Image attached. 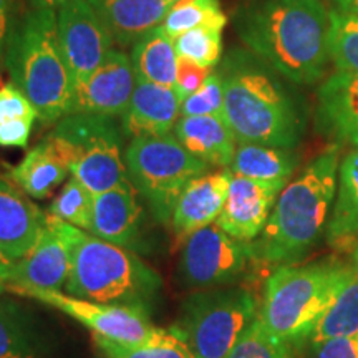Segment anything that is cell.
<instances>
[{"label": "cell", "mask_w": 358, "mask_h": 358, "mask_svg": "<svg viewBox=\"0 0 358 358\" xmlns=\"http://www.w3.org/2000/svg\"><path fill=\"white\" fill-rule=\"evenodd\" d=\"M70 274V252L60 236L45 222L37 243L24 257L13 262L8 275V292L22 289L62 290Z\"/></svg>", "instance_id": "cell-17"}, {"label": "cell", "mask_w": 358, "mask_h": 358, "mask_svg": "<svg viewBox=\"0 0 358 358\" xmlns=\"http://www.w3.org/2000/svg\"><path fill=\"white\" fill-rule=\"evenodd\" d=\"M169 2H171V3H174V2H178V0H169Z\"/></svg>", "instance_id": "cell-47"}, {"label": "cell", "mask_w": 358, "mask_h": 358, "mask_svg": "<svg viewBox=\"0 0 358 358\" xmlns=\"http://www.w3.org/2000/svg\"><path fill=\"white\" fill-rule=\"evenodd\" d=\"M96 348L110 358H194L189 348L171 330L161 329L153 340L140 345H124L92 334Z\"/></svg>", "instance_id": "cell-30"}, {"label": "cell", "mask_w": 358, "mask_h": 358, "mask_svg": "<svg viewBox=\"0 0 358 358\" xmlns=\"http://www.w3.org/2000/svg\"><path fill=\"white\" fill-rule=\"evenodd\" d=\"M47 224L70 252L66 294L98 303L146 308L159 290V275L136 252L106 243L50 214Z\"/></svg>", "instance_id": "cell-4"}, {"label": "cell", "mask_w": 358, "mask_h": 358, "mask_svg": "<svg viewBox=\"0 0 358 358\" xmlns=\"http://www.w3.org/2000/svg\"><path fill=\"white\" fill-rule=\"evenodd\" d=\"M69 173L64 158L48 136H45L37 146H34L19 164L10 168L12 181L25 194L35 199L50 196Z\"/></svg>", "instance_id": "cell-25"}, {"label": "cell", "mask_w": 358, "mask_h": 358, "mask_svg": "<svg viewBox=\"0 0 358 358\" xmlns=\"http://www.w3.org/2000/svg\"><path fill=\"white\" fill-rule=\"evenodd\" d=\"M342 146L330 145L289 181L275 201L254 256L267 264H297L327 236L337 198Z\"/></svg>", "instance_id": "cell-3"}, {"label": "cell", "mask_w": 358, "mask_h": 358, "mask_svg": "<svg viewBox=\"0 0 358 358\" xmlns=\"http://www.w3.org/2000/svg\"><path fill=\"white\" fill-rule=\"evenodd\" d=\"M13 0H0V47H6L13 25Z\"/></svg>", "instance_id": "cell-40"}, {"label": "cell", "mask_w": 358, "mask_h": 358, "mask_svg": "<svg viewBox=\"0 0 358 358\" xmlns=\"http://www.w3.org/2000/svg\"><path fill=\"white\" fill-rule=\"evenodd\" d=\"M257 315L250 290L234 285L208 289L186 299L171 332L194 358H226Z\"/></svg>", "instance_id": "cell-8"}, {"label": "cell", "mask_w": 358, "mask_h": 358, "mask_svg": "<svg viewBox=\"0 0 358 358\" xmlns=\"http://www.w3.org/2000/svg\"><path fill=\"white\" fill-rule=\"evenodd\" d=\"M20 120L35 122L38 120V113L15 83H6L0 88V124Z\"/></svg>", "instance_id": "cell-36"}, {"label": "cell", "mask_w": 358, "mask_h": 358, "mask_svg": "<svg viewBox=\"0 0 358 358\" xmlns=\"http://www.w3.org/2000/svg\"><path fill=\"white\" fill-rule=\"evenodd\" d=\"M96 358H110V357H106V355H105V353H103V352H100V353H98V355H96Z\"/></svg>", "instance_id": "cell-46"}, {"label": "cell", "mask_w": 358, "mask_h": 358, "mask_svg": "<svg viewBox=\"0 0 358 358\" xmlns=\"http://www.w3.org/2000/svg\"><path fill=\"white\" fill-rule=\"evenodd\" d=\"M358 337V272L345 266L332 302L313 327L310 345L338 338Z\"/></svg>", "instance_id": "cell-24"}, {"label": "cell", "mask_w": 358, "mask_h": 358, "mask_svg": "<svg viewBox=\"0 0 358 358\" xmlns=\"http://www.w3.org/2000/svg\"><path fill=\"white\" fill-rule=\"evenodd\" d=\"M3 69H6V47H0V88L3 87L2 82V75H3Z\"/></svg>", "instance_id": "cell-44"}, {"label": "cell", "mask_w": 358, "mask_h": 358, "mask_svg": "<svg viewBox=\"0 0 358 358\" xmlns=\"http://www.w3.org/2000/svg\"><path fill=\"white\" fill-rule=\"evenodd\" d=\"M313 358H358V337L329 340L313 345Z\"/></svg>", "instance_id": "cell-39"}, {"label": "cell", "mask_w": 358, "mask_h": 358, "mask_svg": "<svg viewBox=\"0 0 358 358\" xmlns=\"http://www.w3.org/2000/svg\"><path fill=\"white\" fill-rule=\"evenodd\" d=\"M35 122L20 120L0 124V148H27Z\"/></svg>", "instance_id": "cell-38"}, {"label": "cell", "mask_w": 358, "mask_h": 358, "mask_svg": "<svg viewBox=\"0 0 358 358\" xmlns=\"http://www.w3.org/2000/svg\"><path fill=\"white\" fill-rule=\"evenodd\" d=\"M48 330L17 302L0 299V358H53Z\"/></svg>", "instance_id": "cell-23"}, {"label": "cell", "mask_w": 358, "mask_h": 358, "mask_svg": "<svg viewBox=\"0 0 358 358\" xmlns=\"http://www.w3.org/2000/svg\"><path fill=\"white\" fill-rule=\"evenodd\" d=\"M181 116H217L224 120V85L217 70L209 75L198 92L182 100Z\"/></svg>", "instance_id": "cell-35"}, {"label": "cell", "mask_w": 358, "mask_h": 358, "mask_svg": "<svg viewBox=\"0 0 358 358\" xmlns=\"http://www.w3.org/2000/svg\"><path fill=\"white\" fill-rule=\"evenodd\" d=\"M345 264L320 261L306 266H279L266 282L257 319L275 338L297 345L332 302Z\"/></svg>", "instance_id": "cell-6"}, {"label": "cell", "mask_w": 358, "mask_h": 358, "mask_svg": "<svg viewBox=\"0 0 358 358\" xmlns=\"http://www.w3.org/2000/svg\"><path fill=\"white\" fill-rule=\"evenodd\" d=\"M327 237L334 243L358 239V146L340 161L337 198Z\"/></svg>", "instance_id": "cell-28"}, {"label": "cell", "mask_w": 358, "mask_h": 358, "mask_svg": "<svg viewBox=\"0 0 358 358\" xmlns=\"http://www.w3.org/2000/svg\"><path fill=\"white\" fill-rule=\"evenodd\" d=\"M352 266L355 271L358 272V245L355 248V250H353V259H352Z\"/></svg>", "instance_id": "cell-45"}, {"label": "cell", "mask_w": 358, "mask_h": 358, "mask_svg": "<svg viewBox=\"0 0 358 358\" xmlns=\"http://www.w3.org/2000/svg\"><path fill=\"white\" fill-rule=\"evenodd\" d=\"M13 266V261L3 256L0 252V294L7 289V282H8V275H10V268Z\"/></svg>", "instance_id": "cell-42"}, {"label": "cell", "mask_w": 358, "mask_h": 358, "mask_svg": "<svg viewBox=\"0 0 358 358\" xmlns=\"http://www.w3.org/2000/svg\"><path fill=\"white\" fill-rule=\"evenodd\" d=\"M224 120L237 143L295 150L306 133V108L289 80L252 52L232 48L217 69Z\"/></svg>", "instance_id": "cell-2"}, {"label": "cell", "mask_w": 358, "mask_h": 358, "mask_svg": "<svg viewBox=\"0 0 358 358\" xmlns=\"http://www.w3.org/2000/svg\"><path fill=\"white\" fill-rule=\"evenodd\" d=\"M226 25L227 17L219 0H178L161 24L171 38L199 27L224 30Z\"/></svg>", "instance_id": "cell-29"}, {"label": "cell", "mask_w": 358, "mask_h": 358, "mask_svg": "<svg viewBox=\"0 0 358 358\" xmlns=\"http://www.w3.org/2000/svg\"><path fill=\"white\" fill-rule=\"evenodd\" d=\"M231 178L229 169H222L208 171L187 182L171 214V227L179 241L185 243L192 232L217 221L226 204Z\"/></svg>", "instance_id": "cell-18"}, {"label": "cell", "mask_w": 358, "mask_h": 358, "mask_svg": "<svg viewBox=\"0 0 358 358\" xmlns=\"http://www.w3.org/2000/svg\"><path fill=\"white\" fill-rule=\"evenodd\" d=\"M334 12L342 15H358V0H332Z\"/></svg>", "instance_id": "cell-41"}, {"label": "cell", "mask_w": 358, "mask_h": 358, "mask_svg": "<svg viewBox=\"0 0 358 358\" xmlns=\"http://www.w3.org/2000/svg\"><path fill=\"white\" fill-rule=\"evenodd\" d=\"M93 203H95V194L77 178L70 176L48 208V214L78 229L90 231L93 221Z\"/></svg>", "instance_id": "cell-31"}, {"label": "cell", "mask_w": 358, "mask_h": 358, "mask_svg": "<svg viewBox=\"0 0 358 358\" xmlns=\"http://www.w3.org/2000/svg\"><path fill=\"white\" fill-rule=\"evenodd\" d=\"M136 85L131 58L111 50L96 70L73 85L70 113L122 116Z\"/></svg>", "instance_id": "cell-13"}, {"label": "cell", "mask_w": 358, "mask_h": 358, "mask_svg": "<svg viewBox=\"0 0 358 358\" xmlns=\"http://www.w3.org/2000/svg\"><path fill=\"white\" fill-rule=\"evenodd\" d=\"M47 222V214L19 186L0 178V252L19 261L34 248Z\"/></svg>", "instance_id": "cell-20"}, {"label": "cell", "mask_w": 358, "mask_h": 358, "mask_svg": "<svg viewBox=\"0 0 358 358\" xmlns=\"http://www.w3.org/2000/svg\"><path fill=\"white\" fill-rule=\"evenodd\" d=\"M173 133L194 158L208 166L229 169L237 140L226 120L217 116H181Z\"/></svg>", "instance_id": "cell-22"}, {"label": "cell", "mask_w": 358, "mask_h": 358, "mask_svg": "<svg viewBox=\"0 0 358 358\" xmlns=\"http://www.w3.org/2000/svg\"><path fill=\"white\" fill-rule=\"evenodd\" d=\"M330 55L335 70L358 71V15H342L330 10Z\"/></svg>", "instance_id": "cell-33"}, {"label": "cell", "mask_w": 358, "mask_h": 358, "mask_svg": "<svg viewBox=\"0 0 358 358\" xmlns=\"http://www.w3.org/2000/svg\"><path fill=\"white\" fill-rule=\"evenodd\" d=\"M292 347L268 334L256 319L226 358H297Z\"/></svg>", "instance_id": "cell-34"}, {"label": "cell", "mask_w": 358, "mask_h": 358, "mask_svg": "<svg viewBox=\"0 0 358 358\" xmlns=\"http://www.w3.org/2000/svg\"><path fill=\"white\" fill-rule=\"evenodd\" d=\"M249 52L295 85L325 77L332 55V17L322 0H248L234 13Z\"/></svg>", "instance_id": "cell-1"}, {"label": "cell", "mask_w": 358, "mask_h": 358, "mask_svg": "<svg viewBox=\"0 0 358 358\" xmlns=\"http://www.w3.org/2000/svg\"><path fill=\"white\" fill-rule=\"evenodd\" d=\"M285 185L257 181L232 174L221 216L216 224L243 243H254L262 234L275 201Z\"/></svg>", "instance_id": "cell-14"}, {"label": "cell", "mask_w": 358, "mask_h": 358, "mask_svg": "<svg viewBox=\"0 0 358 358\" xmlns=\"http://www.w3.org/2000/svg\"><path fill=\"white\" fill-rule=\"evenodd\" d=\"M13 294L57 308L92 330V334L124 345L146 343L161 332L159 327L151 324L146 308L141 307L98 303L73 297L62 290L22 289Z\"/></svg>", "instance_id": "cell-11"}, {"label": "cell", "mask_w": 358, "mask_h": 358, "mask_svg": "<svg viewBox=\"0 0 358 358\" xmlns=\"http://www.w3.org/2000/svg\"><path fill=\"white\" fill-rule=\"evenodd\" d=\"M143 221L145 213L138 201V191L127 179L95 196L90 234L136 252L143 248Z\"/></svg>", "instance_id": "cell-15"}, {"label": "cell", "mask_w": 358, "mask_h": 358, "mask_svg": "<svg viewBox=\"0 0 358 358\" xmlns=\"http://www.w3.org/2000/svg\"><path fill=\"white\" fill-rule=\"evenodd\" d=\"M299 163L301 156L289 148L237 143L229 171L236 176L287 185Z\"/></svg>", "instance_id": "cell-26"}, {"label": "cell", "mask_w": 358, "mask_h": 358, "mask_svg": "<svg viewBox=\"0 0 358 358\" xmlns=\"http://www.w3.org/2000/svg\"><path fill=\"white\" fill-rule=\"evenodd\" d=\"M213 71L214 69H206V66H199L185 58H179L176 83H174V92H176L179 101L182 103V100L198 92Z\"/></svg>", "instance_id": "cell-37"}, {"label": "cell", "mask_w": 358, "mask_h": 358, "mask_svg": "<svg viewBox=\"0 0 358 358\" xmlns=\"http://www.w3.org/2000/svg\"><path fill=\"white\" fill-rule=\"evenodd\" d=\"M252 257V243L234 239L214 222L186 237L178 264L179 280L194 290L229 287L245 274Z\"/></svg>", "instance_id": "cell-10"}, {"label": "cell", "mask_w": 358, "mask_h": 358, "mask_svg": "<svg viewBox=\"0 0 358 358\" xmlns=\"http://www.w3.org/2000/svg\"><path fill=\"white\" fill-rule=\"evenodd\" d=\"M129 58L138 80L174 88L179 58L174 50V40L164 32L163 27L151 30L134 43Z\"/></svg>", "instance_id": "cell-27"}, {"label": "cell", "mask_w": 358, "mask_h": 358, "mask_svg": "<svg viewBox=\"0 0 358 358\" xmlns=\"http://www.w3.org/2000/svg\"><path fill=\"white\" fill-rule=\"evenodd\" d=\"M66 2L70 0H29L30 8H38V10H58Z\"/></svg>", "instance_id": "cell-43"}, {"label": "cell", "mask_w": 358, "mask_h": 358, "mask_svg": "<svg viewBox=\"0 0 358 358\" xmlns=\"http://www.w3.org/2000/svg\"><path fill=\"white\" fill-rule=\"evenodd\" d=\"M128 179L159 222H171L174 204L191 179L208 173L174 133L133 138L124 150Z\"/></svg>", "instance_id": "cell-9"}, {"label": "cell", "mask_w": 358, "mask_h": 358, "mask_svg": "<svg viewBox=\"0 0 358 358\" xmlns=\"http://www.w3.org/2000/svg\"><path fill=\"white\" fill-rule=\"evenodd\" d=\"M6 69L43 124L69 115L73 80L57 34V10L30 8L13 20L6 43Z\"/></svg>", "instance_id": "cell-5"}, {"label": "cell", "mask_w": 358, "mask_h": 358, "mask_svg": "<svg viewBox=\"0 0 358 358\" xmlns=\"http://www.w3.org/2000/svg\"><path fill=\"white\" fill-rule=\"evenodd\" d=\"M57 34L73 85L88 77L113 50V37L88 0H70L57 10Z\"/></svg>", "instance_id": "cell-12"}, {"label": "cell", "mask_w": 358, "mask_h": 358, "mask_svg": "<svg viewBox=\"0 0 358 358\" xmlns=\"http://www.w3.org/2000/svg\"><path fill=\"white\" fill-rule=\"evenodd\" d=\"M181 118V101L173 87L138 80L127 110L122 115V131L127 138L159 136L173 133Z\"/></svg>", "instance_id": "cell-19"}, {"label": "cell", "mask_w": 358, "mask_h": 358, "mask_svg": "<svg viewBox=\"0 0 358 358\" xmlns=\"http://www.w3.org/2000/svg\"><path fill=\"white\" fill-rule=\"evenodd\" d=\"M111 37L122 47L136 42L158 29L173 3L169 0H88Z\"/></svg>", "instance_id": "cell-21"}, {"label": "cell", "mask_w": 358, "mask_h": 358, "mask_svg": "<svg viewBox=\"0 0 358 358\" xmlns=\"http://www.w3.org/2000/svg\"><path fill=\"white\" fill-rule=\"evenodd\" d=\"M47 136L71 176L95 196L128 179L122 124L113 116L70 113Z\"/></svg>", "instance_id": "cell-7"}, {"label": "cell", "mask_w": 358, "mask_h": 358, "mask_svg": "<svg viewBox=\"0 0 358 358\" xmlns=\"http://www.w3.org/2000/svg\"><path fill=\"white\" fill-rule=\"evenodd\" d=\"M174 40L178 58H185L192 64L216 69L222 57V30L199 27L187 30Z\"/></svg>", "instance_id": "cell-32"}, {"label": "cell", "mask_w": 358, "mask_h": 358, "mask_svg": "<svg viewBox=\"0 0 358 358\" xmlns=\"http://www.w3.org/2000/svg\"><path fill=\"white\" fill-rule=\"evenodd\" d=\"M315 124L335 145L358 146V71L335 70L320 83Z\"/></svg>", "instance_id": "cell-16"}]
</instances>
